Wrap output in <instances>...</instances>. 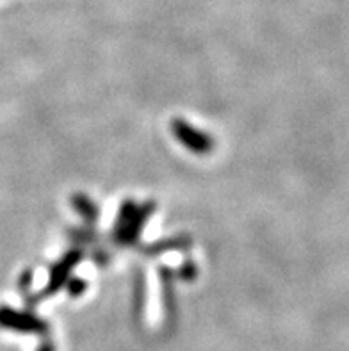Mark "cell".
I'll return each instance as SVG.
<instances>
[{
    "label": "cell",
    "instance_id": "6da1fadb",
    "mask_svg": "<svg viewBox=\"0 0 349 351\" xmlns=\"http://www.w3.org/2000/svg\"><path fill=\"white\" fill-rule=\"evenodd\" d=\"M154 213V204L137 205L134 202H125L119 210L118 221L115 228V241L118 245L130 246L139 239L143 227L148 216Z\"/></svg>",
    "mask_w": 349,
    "mask_h": 351
},
{
    "label": "cell",
    "instance_id": "7a4b0ae2",
    "mask_svg": "<svg viewBox=\"0 0 349 351\" xmlns=\"http://www.w3.org/2000/svg\"><path fill=\"white\" fill-rule=\"evenodd\" d=\"M171 132L177 138L178 143H182L187 150L195 152L198 156H205L208 152H213L214 141L210 136L204 134L202 130L191 127L184 120H173L171 121Z\"/></svg>",
    "mask_w": 349,
    "mask_h": 351
},
{
    "label": "cell",
    "instance_id": "3957f363",
    "mask_svg": "<svg viewBox=\"0 0 349 351\" xmlns=\"http://www.w3.org/2000/svg\"><path fill=\"white\" fill-rule=\"evenodd\" d=\"M82 257H84V255H82V250H71L70 254L64 255V257H62L61 261L52 267L50 278H49V287H47L43 293L45 296L50 293H56V291L61 289L62 285L67 284L71 269H73L80 261H82Z\"/></svg>",
    "mask_w": 349,
    "mask_h": 351
},
{
    "label": "cell",
    "instance_id": "277c9868",
    "mask_svg": "<svg viewBox=\"0 0 349 351\" xmlns=\"http://www.w3.org/2000/svg\"><path fill=\"white\" fill-rule=\"evenodd\" d=\"M0 325L9 328L20 330V332H45L43 321H40L29 312H14L13 308H2L0 311Z\"/></svg>",
    "mask_w": 349,
    "mask_h": 351
},
{
    "label": "cell",
    "instance_id": "5b68a950",
    "mask_svg": "<svg viewBox=\"0 0 349 351\" xmlns=\"http://www.w3.org/2000/svg\"><path fill=\"white\" fill-rule=\"evenodd\" d=\"M73 207H75L77 214H79L80 218L84 219L88 223L97 221L98 218V207L93 200H89L86 195H75L73 196V200H71Z\"/></svg>",
    "mask_w": 349,
    "mask_h": 351
},
{
    "label": "cell",
    "instance_id": "8992f818",
    "mask_svg": "<svg viewBox=\"0 0 349 351\" xmlns=\"http://www.w3.org/2000/svg\"><path fill=\"white\" fill-rule=\"evenodd\" d=\"M191 245V241L186 237H173V239L159 241L155 245H150L146 248V255H160L166 250H175V248H187Z\"/></svg>",
    "mask_w": 349,
    "mask_h": 351
},
{
    "label": "cell",
    "instance_id": "52a82bcc",
    "mask_svg": "<svg viewBox=\"0 0 349 351\" xmlns=\"http://www.w3.org/2000/svg\"><path fill=\"white\" fill-rule=\"evenodd\" d=\"M84 287H86L84 280H79V278H73V280H71V284L68 285V289H70L71 294H79L80 291L84 289Z\"/></svg>",
    "mask_w": 349,
    "mask_h": 351
},
{
    "label": "cell",
    "instance_id": "ba28073f",
    "mask_svg": "<svg viewBox=\"0 0 349 351\" xmlns=\"http://www.w3.org/2000/svg\"><path fill=\"white\" fill-rule=\"evenodd\" d=\"M40 351H53V350H52V348H50V346H43Z\"/></svg>",
    "mask_w": 349,
    "mask_h": 351
}]
</instances>
